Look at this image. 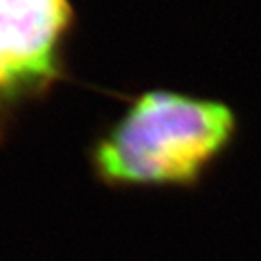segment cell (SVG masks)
I'll return each instance as SVG.
<instances>
[{
	"label": "cell",
	"instance_id": "obj_2",
	"mask_svg": "<svg viewBox=\"0 0 261 261\" xmlns=\"http://www.w3.org/2000/svg\"><path fill=\"white\" fill-rule=\"evenodd\" d=\"M71 19L66 0H0V71L10 90L43 85Z\"/></svg>",
	"mask_w": 261,
	"mask_h": 261
},
{
	"label": "cell",
	"instance_id": "obj_3",
	"mask_svg": "<svg viewBox=\"0 0 261 261\" xmlns=\"http://www.w3.org/2000/svg\"><path fill=\"white\" fill-rule=\"evenodd\" d=\"M2 90H10V88H9L7 80H5V76L2 75V71H0V92Z\"/></svg>",
	"mask_w": 261,
	"mask_h": 261
},
{
	"label": "cell",
	"instance_id": "obj_1",
	"mask_svg": "<svg viewBox=\"0 0 261 261\" xmlns=\"http://www.w3.org/2000/svg\"><path fill=\"white\" fill-rule=\"evenodd\" d=\"M236 117L227 106L149 92L98 141L97 176L112 187H181L200 178L227 148Z\"/></svg>",
	"mask_w": 261,
	"mask_h": 261
}]
</instances>
